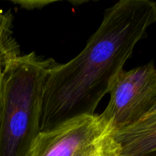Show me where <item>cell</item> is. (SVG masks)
Listing matches in <instances>:
<instances>
[{
    "label": "cell",
    "instance_id": "277c9868",
    "mask_svg": "<svg viewBox=\"0 0 156 156\" xmlns=\"http://www.w3.org/2000/svg\"><path fill=\"white\" fill-rule=\"evenodd\" d=\"M108 93L110 101L101 116L116 133L140 122L156 95L154 61L130 70H120L111 80Z\"/></svg>",
    "mask_w": 156,
    "mask_h": 156
},
{
    "label": "cell",
    "instance_id": "8992f818",
    "mask_svg": "<svg viewBox=\"0 0 156 156\" xmlns=\"http://www.w3.org/2000/svg\"><path fill=\"white\" fill-rule=\"evenodd\" d=\"M13 20L10 10L0 9V112L5 69L13 58L21 54L13 31Z\"/></svg>",
    "mask_w": 156,
    "mask_h": 156
},
{
    "label": "cell",
    "instance_id": "7a4b0ae2",
    "mask_svg": "<svg viewBox=\"0 0 156 156\" xmlns=\"http://www.w3.org/2000/svg\"><path fill=\"white\" fill-rule=\"evenodd\" d=\"M56 64L36 52L9 61L0 112V156H29L40 133L45 83Z\"/></svg>",
    "mask_w": 156,
    "mask_h": 156
},
{
    "label": "cell",
    "instance_id": "3957f363",
    "mask_svg": "<svg viewBox=\"0 0 156 156\" xmlns=\"http://www.w3.org/2000/svg\"><path fill=\"white\" fill-rule=\"evenodd\" d=\"M116 132L101 114H83L40 132L29 156H121Z\"/></svg>",
    "mask_w": 156,
    "mask_h": 156
},
{
    "label": "cell",
    "instance_id": "5b68a950",
    "mask_svg": "<svg viewBox=\"0 0 156 156\" xmlns=\"http://www.w3.org/2000/svg\"><path fill=\"white\" fill-rule=\"evenodd\" d=\"M115 138L121 156H156V113L117 132Z\"/></svg>",
    "mask_w": 156,
    "mask_h": 156
},
{
    "label": "cell",
    "instance_id": "6da1fadb",
    "mask_svg": "<svg viewBox=\"0 0 156 156\" xmlns=\"http://www.w3.org/2000/svg\"><path fill=\"white\" fill-rule=\"evenodd\" d=\"M156 23V3L121 0L105 10L85 48L47 78L40 132L83 114H94L108 93L111 80L132 56L137 43Z\"/></svg>",
    "mask_w": 156,
    "mask_h": 156
},
{
    "label": "cell",
    "instance_id": "52a82bcc",
    "mask_svg": "<svg viewBox=\"0 0 156 156\" xmlns=\"http://www.w3.org/2000/svg\"><path fill=\"white\" fill-rule=\"evenodd\" d=\"M154 113H156V95L155 97H154V101H153V102H152V105H151V107H150V109H149L147 114H146L145 116L152 115V114H154ZM145 116H144V117H145Z\"/></svg>",
    "mask_w": 156,
    "mask_h": 156
}]
</instances>
